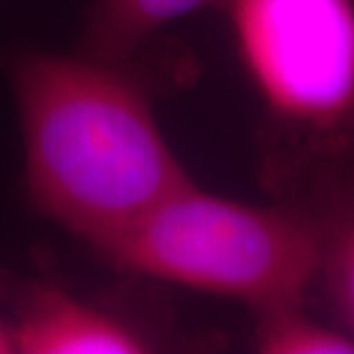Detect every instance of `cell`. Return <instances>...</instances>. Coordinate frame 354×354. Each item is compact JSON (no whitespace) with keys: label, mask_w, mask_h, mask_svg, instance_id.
I'll return each mask as SVG.
<instances>
[{"label":"cell","mask_w":354,"mask_h":354,"mask_svg":"<svg viewBox=\"0 0 354 354\" xmlns=\"http://www.w3.org/2000/svg\"><path fill=\"white\" fill-rule=\"evenodd\" d=\"M10 334L19 354H138L157 338L109 306L55 283H26L14 292Z\"/></svg>","instance_id":"cell-4"},{"label":"cell","mask_w":354,"mask_h":354,"mask_svg":"<svg viewBox=\"0 0 354 354\" xmlns=\"http://www.w3.org/2000/svg\"><path fill=\"white\" fill-rule=\"evenodd\" d=\"M253 345L263 354H354V338L334 320H317L306 301L253 310Z\"/></svg>","instance_id":"cell-6"},{"label":"cell","mask_w":354,"mask_h":354,"mask_svg":"<svg viewBox=\"0 0 354 354\" xmlns=\"http://www.w3.org/2000/svg\"><path fill=\"white\" fill-rule=\"evenodd\" d=\"M7 352H14V343L10 334V324L0 317V354H7Z\"/></svg>","instance_id":"cell-8"},{"label":"cell","mask_w":354,"mask_h":354,"mask_svg":"<svg viewBox=\"0 0 354 354\" xmlns=\"http://www.w3.org/2000/svg\"><path fill=\"white\" fill-rule=\"evenodd\" d=\"M237 55L265 109L267 173L324 212L354 189V0H228Z\"/></svg>","instance_id":"cell-2"},{"label":"cell","mask_w":354,"mask_h":354,"mask_svg":"<svg viewBox=\"0 0 354 354\" xmlns=\"http://www.w3.org/2000/svg\"><path fill=\"white\" fill-rule=\"evenodd\" d=\"M228 0H92L79 51L102 60L127 62L173 21Z\"/></svg>","instance_id":"cell-5"},{"label":"cell","mask_w":354,"mask_h":354,"mask_svg":"<svg viewBox=\"0 0 354 354\" xmlns=\"http://www.w3.org/2000/svg\"><path fill=\"white\" fill-rule=\"evenodd\" d=\"M7 74L28 198L95 251L194 182L129 60L28 48L12 53Z\"/></svg>","instance_id":"cell-1"},{"label":"cell","mask_w":354,"mask_h":354,"mask_svg":"<svg viewBox=\"0 0 354 354\" xmlns=\"http://www.w3.org/2000/svg\"><path fill=\"white\" fill-rule=\"evenodd\" d=\"M324 246V214L286 201L253 205L189 182L97 249L145 279L244 301L251 310L306 301Z\"/></svg>","instance_id":"cell-3"},{"label":"cell","mask_w":354,"mask_h":354,"mask_svg":"<svg viewBox=\"0 0 354 354\" xmlns=\"http://www.w3.org/2000/svg\"><path fill=\"white\" fill-rule=\"evenodd\" d=\"M324 214V246L315 286L322 288L331 320L354 338V189Z\"/></svg>","instance_id":"cell-7"}]
</instances>
